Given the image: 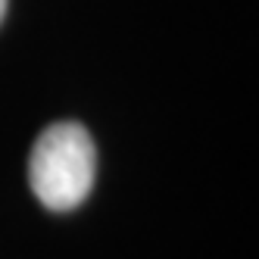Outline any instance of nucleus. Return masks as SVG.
<instances>
[{"mask_svg": "<svg viewBox=\"0 0 259 259\" xmlns=\"http://www.w3.org/2000/svg\"><path fill=\"white\" fill-rule=\"evenodd\" d=\"M97 150L88 128L78 122H57L41 132L28 159L31 191L47 209H75L94 188Z\"/></svg>", "mask_w": 259, "mask_h": 259, "instance_id": "nucleus-1", "label": "nucleus"}, {"mask_svg": "<svg viewBox=\"0 0 259 259\" xmlns=\"http://www.w3.org/2000/svg\"><path fill=\"white\" fill-rule=\"evenodd\" d=\"M4 16H7V0H0V22H4Z\"/></svg>", "mask_w": 259, "mask_h": 259, "instance_id": "nucleus-2", "label": "nucleus"}]
</instances>
